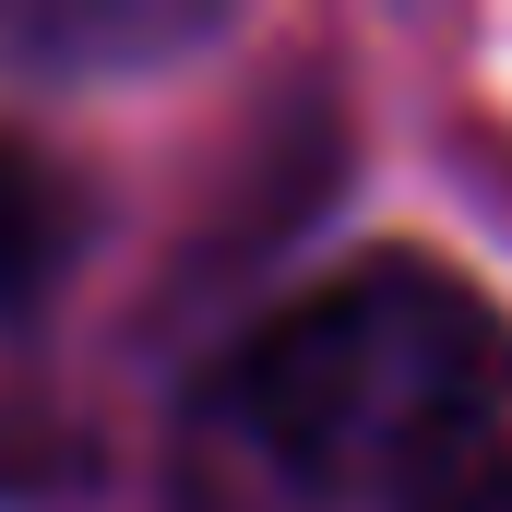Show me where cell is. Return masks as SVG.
Wrapping results in <instances>:
<instances>
[{"instance_id":"4","label":"cell","mask_w":512,"mask_h":512,"mask_svg":"<svg viewBox=\"0 0 512 512\" xmlns=\"http://www.w3.org/2000/svg\"><path fill=\"white\" fill-rule=\"evenodd\" d=\"M405 512H512V441H501V453H477L465 477H441L429 501H405Z\"/></svg>"},{"instance_id":"1","label":"cell","mask_w":512,"mask_h":512,"mask_svg":"<svg viewBox=\"0 0 512 512\" xmlns=\"http://www.w3.org/2000/svg\"><path fill=\"white\" fill-rule=\"evenodd\" d=\"M215 429L310 501H429L512 441V334L417 251L346 262L227 346Z\"/></svg>"},{"instance_id":"2","label":"cell","mask_w":512,"mask_h":512,"mask_svg":"<svg viewBox=\"0 0 512 512\" xmlns=\"http://www.w3.org/2000/svg\"><path fill=\"white\" fill-rule=\"evenodd\" d=\"M203 36L215 12L179 0H0V72H143Z\"/></svg>"},{"instance_id":"3","label":"cell","mask_w":512,"mask_h":512,"mask_svg":"<svg viewBox=\"0 0 512 512\" xmlns=\"http://www.w3.org/2000/svg\"><path fill=\"white\" fill-rule=\"evenodd\" d=\"M72 251H84V191H72V167H48L36 143L0 131V322L48 310V286L72 274Z\"/></svg>"}]
</instances>
